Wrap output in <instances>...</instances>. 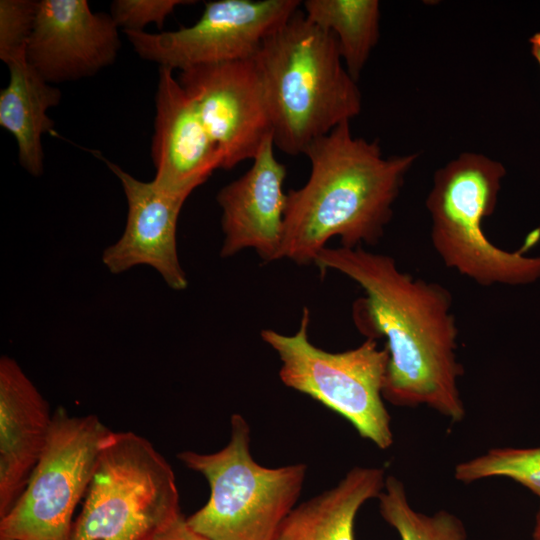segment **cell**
I'll list each match as a JSON object with an SVG mask.
<instances>
[{"label":"cell","mask_w":540,"mask_h":540,"mask_svg":"<svg viewBox=\"0 0 540 540\" xmlns=\"http://www.w3.org/2000/svg\"><path fill=\"white\" fill-rule=\"evenodd\" d=\"M250 426L238 413L230 419V438L219 451H182L177 458L208 482L207 502L186 518L209 540H275L296 507L307 465L265 467L250 452Z\"/></svg>","instance_id":"4"},{"label":"cell","mask_w":540,"mask_h":540,"mask_svg":"<svg viewBox=\"0 0 540 540\" xmlns=\"http://www.w3.org/2000/svg\"><path fill=\"white\" fill-rule=\"evenodd\" d=\"M286 167L274 155L273 136L253 159L252 166L217 194L222 210V257L254 249L265 261L281 259L287 193Z\"/></svg>","instance_id":"13"},{"label":"cell","mask_w":540,"mask_h":540,"mask_svg":"<svg viewBox=\"0 0 540 540\" xmlns=\"http://www.w3.org/2000/svg\"><path fill=\"white\" fill-rule=\"evenodd\" d=\"M9 82L0 92V126L15 138L20 165L31 175L44 171L42 136L54 127L48 110L61 101V91L48 83L26 60L7 64Z\"/></svg>","instance_id":"17"},{"label":"cell","mask_w":540,"mask_h":540,"mask_svg":"<svg viewBox=\"0 0 540 540\" xmlns=\"http://www.w3.org/2000/svg\"><path fill=\"white\" fill-rule=\"evenodd\" d=\"M455 479L472 483L491 477H506L540 498V447L493 448L456 465Z\"/></svg>","instance_id":"20"},{"label":"cell","mask_w":540,"mask_h":540,"mask_svg":"<svg viewBox=\"0 0 540 540\" xmlns=\"http://www.w3.org/2000/svg\"><path fill=\"white\" fill-rule=\"evenodd\" d=\"M102 159L120 180L128 203L124 232L104 250L103 264L113 274L149 265L171 289L184 290L188 281L178 258L176 229L188 196L166 191L153 180H138L117 164Z\"/></svg>","instance_id":"12"},{"label":"cell","mask_w":540,"mask_h":540,"mask_svg":"<svg viewBox=\"0 0 540 540\" xmlns=\"http://www.w3.org/2000/svg\"><path fill=\"white\" fill-rule=\"evenodd\" d=\"M305 17L331 32L346 70L357 81L379 38L377 0H306Z\"/></svg>","instance_id":"18"},{"label":"cell","mask_w":540,"mask_h":540,"mask_svg":"<svg viewBox=\"0 0 540 540\" xmlns=\"http://www.w3.org/2000/svg\"><path fill=\"white\" fill-rule=\"evenodd\" d=\"M377 499L380 515L401 540H468L463 522L454 514L445 510L433 515L415 511L403 483L392 475L386 476Z\"/></svg>","instance_id":"19"},{"label":"cell","mask_w":540,"mask_h":540,"mask_svg":"<svg viewBox=\"0 0 540 540\" xmlns=\"http://www.w3.org/2000/svg\"><path fill=\"white\" fill-rule=\"evenodd\" d=\"M118 28L86 0H39L26 60L50 84L94 76L116 60Z\"/></svg>","instance_id":"11"},{"label":"cell","mask_w":540,"mask_h":540,"mask_svg":"<svg viewBox=\"0 0 540 540\" xmlns=\"http://www.w3.org/2000/svg\"><path fill=\"white\" fill-rule=\"evenodd\" d=\"M531 53L540 66V32L535 33L530 39Z\"/></svg>","instance_id":"24"},{"label":"cell","mask_w":540,"mask_h":540,"mask_svg":"<svg viewBox=\"0 0 540 540\" xmlns=\"http://www.w3.org/2000/svg\"><path fill=\"white\" fill-rule=\"evenodd\" d=\"M314 264L322 272H341L364 290L353 316L367 338L386 341L384 400L399 407L425 405L460 422L465 417L458 387L463 367L456 354L458 328L450 292L363 247H326Z\"/></svg>","instance_id":"1"},{"label":"cell","mask_w":540,"mask_h":540,"mask_svg":"<svg viewBox=\"0 0 540 540\" xmlns=\"http://www.w3.org/2000/svg\"><path fill=\"white\" fill-rule=\"evenodd\" d=\"M349 123L304 152L311 171L302 187L287 193L281 259L310 264L331 238L345 248L382 238L417 155L384 157L378 141L354 137Z\"/></svg>","instance_id":"2"},{"label":"cell","mask_w":540,"mask_h":540,"mask_svg":"<svg viewBox=\"0 0 540 540\" xmlns=\"http://www.w3.org/2000/svg\"><path fill=\"white\" fill-rule=\"evenodd\" d=\"M53 413L20 365L0 359V517L14 505L47 443Z\"/></svg>","instance_id":"15"},{"label":"cell","mask_w":540,"mask_h":540,"mask_svg":"<svg viewBox=\"0 0 540 540\" xmlns=\"http://www.w3.org/2000/svg\"><path fill=\"white\" fill-rule=\"evenodd\" d=\"M155 106L153 181L166 191L189 197L222 168L220 153L171 68L159 67Z\"/></svg>","instance_id":"14"},{"label":"cell","mask_w":540,"mask_h":540,"mask_svg":"<svg viewBox=\"0 0 540 540\" xmlns=\"http://www.w3.org/2000/svg\"><path fill=\"white\" fill-rule=\"evenodd\" d=\"M532 537H533V540H540V508L536 515V521H535Z\"/></svg>","instance_id":"25"},{"label":"cell","mask_w":540,"mask_h":540,"mask_svg":"<svg viewBox=\"0 0 540 540\" xmlns=\"http://www.w3.org/2000/svg\"><path fill=\"white\" fill-rule=\"evenodd\" d=\"M111 432L95 414L74 416L58 407L25 488L0 517V540H70L74 512Z\"/></svg>","instance_id":"8"},{"label":"cell","mask_w":540,"mask_h":540,"mask_svg":"<svg viewBox=\"0 0 540 540\" xmlns=\"http://www.w3.org/2000/svg\"><path fill=\"white\" fill-rule=\"evenodd\" d=\"M152 540H209L192 529L186 518L181 514L175 520L162 528Z\"/></svg>","instance_id":"23"},{"label":"cell","mask_w":540,"mask_h":540,"mask_svg":"<svg viewBox=\"0 0 540 540\" xmlns=\"http://www.w3.org/2000/svg\"><path fill=\"white\" fill-rule=\"evenodd\" d=\"M177 79L216 145L222 169L253 160L273 136L253 59L192 67L180 71Z\"/></svg>","instance_id":"10"},{"label":"cell","mask_w":540,"mask_h":540,"mask_svg":"<svg viewBox=\"0 0 540 540\" xmlns=\"http://www.w3.org/2000/svg\"><path fill=\"white\" fill-rule=\"evenodd\" d=\"M505 174L502 163L463 153L436 171L426 200L435 252L446 267L481 286H520L540 279V256L501 249L483 231Z\"/></svg>","instance_id":"5"},{"label":"cell","mask_w":540,"mask_h":540,"mask_svg":"<svg viewBox=\"0 0 540 540\" xmlns=\"http://www.w3.org/2000/svg\"><path fill=\"white\" fill-rule=\"evenodd\" d=\"M282 152L304 154L316 139L361 111V94L335 36L297 11L269 34L252 58Z\"/></svg>","instance_id":"3"},{"label":"cell","mask_w":540,"mask_h":540,"mask_svg":"<svg viewBox=\"0 0 540 540\" xmlns=\"http://www.w3.org/2000/svg\"><path fill=\"white\" fill-rule=\"evenodd\" d=\"M309 324L310 311L304 308L295 334L261 331V338L281 361L280 380L344 417L362 438L379 449H388L394 437L382 394L388 363L386 348H379L376 340L367 338L356 348L328 352L311 343Z\"/></svg>","instance_id":"7"},{"label":"cell","mask_w":540,"mask_h":540,"mask_svg":"<svg viewBox=\"0 0 540 540\" xmlns=\"http://www.w3.org/2000/svg\"><path fill=\"white\" fill-rule=\"evenodd\" d=\"M385 480L384 468L350 469L334 487L297 504L275 540H355V517L364 503L378 497Z\"/></svg>","instance_id":"16"},{"label":"cell","mask_w":540,"mask_h":540,"mask_svg":"<svg viewBox=\"0 0 540 540\" xmlns=\"http://www.w3.org/2000/svg\"><path fill=\"white\" fill-rule=\"evenodd\" d=\"M38 1H0V59L7 65L14 59L26 55L31 37Z\"/></svg>","instance_id":"21"},{"label":"cell","mask_w":540,"mask_h":540,"mask_svg":"<svg viewBox=\"0 0 540 540\" xmlns=\"http://www.w3.org/2000/svg\"><path fill=\"white\" fill-rule=\"evenodd\" d=\"M182 0H116L111 4V16L123 31H144L148 24L162 28L165 19L182 4Z\"/></svg>","instance_id":"22"},{"label":"cell","mask_w":540,"mask_h":540,"mask_svg":"<svg viewBox=\"0 0 540 540\" xmlns=\"http://www.w3.org/2000/svg\"><path fill=\"white\" fill-rule=\"evenodd\" d=\"M169 462L146 438L112 431L73 523L70 540H152L181 515Z\"/></svg>","instance_id":"6"},{"label":"cell","mask_w":540,"mask_h":540,"mask_svg":"<svg viewBox=\"0 0 540 540\" xmlns=\"http://www.w3.org/2000/svg\"><path fill=\"white\" fill-rule=\"evenodd\" d=\"M298 0H217L175 31H123L143 59L180 71L252 59L264 39L299 9Z\"/></svg>","instance_id":"9"}]
</instances>
